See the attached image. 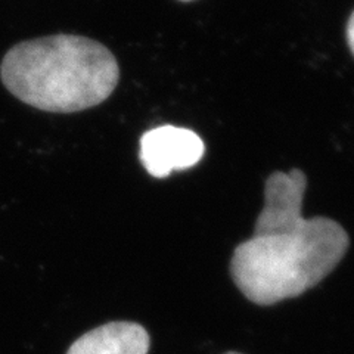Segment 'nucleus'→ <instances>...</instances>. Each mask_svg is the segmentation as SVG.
<instances>
[{"mask_svg":"<svg viewBox=\"0 0 354 354\" xmlns=\"http://www.w3.org/2000/svg\"><path fill=\"white\" fill-rule=\"evenodd\" d=\"M151 338L135 322H109L86 332L66 354H148Z\"/></svg>","mask_w":354,"mask_h":354,"instance_id":"obj_5","label":"nucleus"},{"mask_svg":"<svg viewBox=\"0 0 354 354\" xmlns=\"http://www.w3.org/2000/svg\"><path fill=\"white\" fill-rule=\"evenodd\" d=\"M8 91L46 113H79L114 92L120 68L102 43L75 35H53L10 48L0 65Z\"/></svg>","mask_w":354,"mask_h":354,"instance_id":"obj_1","label":"nucleus"},{"mask_svg":"<svg viewBox=\"0 0 354 354\" xmlns=\"http://www.w3.org/2000/svg\"><path fill=\"white\" fill-rule=\"evenodd\" d=\"M182 2H189V0H182Z\"/></svg>","mask_w":354,"mask_h":354,"instance_id":"obj_8","label":"nucleus"},{"mask_svg":"<svg viewBox=\"0 0 354 354\" xmlns=\"http://www.w3.org/2000/svg\"><path fill=\"white\" fill-rule=\"evenodd\" d=\"M350 245L346 229L328 217L306 218L290 234L252 236L230 261L238 290L254 304L270 306L301 295L334 270Z\"/></svg>","mask_w":354,"mask_h":354,"instance_id":"obj_2","label":"nucleus"},{"mask_svg":"<svg viewBox=\"0 0 354 354\" xmlns=\"http://www.w3.org/2000/svg\"><path fill=\"white\" fill-rule=\"evenodd\" d=\"M347 41H348L351 53L354 55V12L351 14V17L348 19V24H347Z\"/></svg>","mask_w":354,"mask_h":354,"instance_id":"obj_6","label":"nucleus"},{"mask_svg":"<svg viewBox=\"0 0 354 354\" xmlns=\"http://www.w3.org/2000/svg\"><path fill=\"white\" fill-rule=\"evenodd\" d=\"M226 354H241V353H236V351H229V353H226Z\"/></svg>","mask_w":354,"mask_h":354,"instance_id":"obj_7","label":"nucleus"},{"mask_svg":"<svg viewBox=\"0 0 354 354\" xmlns=\"http://www.w3.org/2000/svg\"><path fill=\"white\" fill-rule=\"evenodd\" d=\"M306 187L307 177L298 169L270 174L264 186V207L252 236L283 235L300 229L306 221L301 214Z\"/></svg>","mask_w":354,"mask_h":354,"instance_id":"obj_3","label":"nucleus"},{"mask_svg":"<svg viewBox=\"0 0 354 354\" xmlns=\"http://www.w3.org/2000/svg\"><path fill=\"white\" fill-rule=\"evenodd\" d=\"M204 142L195 131L183 127H155L140 139V161L153 177L187 170L204 157Z\"/></svg>","mask_w":354,"mask_h":354,"instance_id":"obj_4","label":"nucleus"}]
</instances>
